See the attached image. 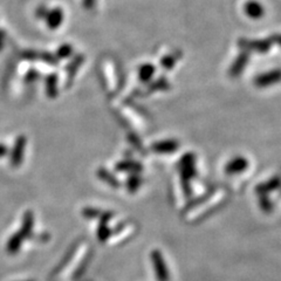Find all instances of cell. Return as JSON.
Masks as SVG:
<instances>
[{"label": "cell", "instance_id": "2", "mask_svg": "<svg viewBox=\"0 0 281 281\" xmlns=\"http://www.w3.org/2000/svg\"><path fill=\"white\" fill-rule=\"evenodd\" d=\"M245 13L247 14L249 18L253 19H259L260 17L263 16V6L258 2H248L245 5Z\"/></svg>", "mask_w": 281, "mask_h": 281}, {"label": "cell", "instance_id": "6", "mask_svg": "<svg viewBox=\"0 0 281 281\" xmlns=\"http://www.w3.org/2000/svg\"><path fill=\"white\" fill-rule=\"evenodd\" d=\"M280 72H275V73H269V74H267V75H263L260 77V79L258 80V83H261L263 82V81H266V80H272V82H274V81H279L280 80Z\"/></svg>", "mask_w": 281, "mask_h": 281}, {"label": "cell", "instance_id": "3", "mask_svg": "<svg viewBox=\"0 0 281 281\" xmlns=\"http://www.w3.org/2000/svg\"><path fill=\"white\" fill-rule=\"evenodd\" d=\"M24 238L25 237L21 232H17V233L10 239L9 244H7V252L11 253V254H14V253H16L18 249L20 248L21 242H23Z\"/></svg>", "mask_w": 281, "mask_h": 281}, {"label": "cell", "instance_id": "4", "mask_svg": "<svg viewBox=\"0 0 281 281\" xmlns=\"http://www.w3.org/2000/svg\"><path fill=\"white\" fill-rule=\"evenodd\" d=\"M33 228V214L31 212H26L24 217V221H23V227H21V233H23L24 237L30 234V232Z\"/></svg>", "mask_w": 281, "mask_h": 281}, {"label": "cell", "instance_id": "7", "mask_svg": "<svg viewBox=\"0 0 281 281\" xmlns=\"http://www.w3.org/2000/svg\"><path fill=\"white\" fill-rule=\"evenodd\" d=\"M7 153V149H6V147H4L3 144H0V157L4 156Z\"/></svg>", "mask_w": 281, "mask_h": 281}, {"label": "cell", "instance_id": "1", "mask_svg": "<svg viewBox=\"0 0 281 281\" xmlns=\"http://www.w3.org/2000/svg\"><path fill=\"white\" fill-rule=\"evenodd\" d=\"M25 146H26V139H25V137H19V138L17 139L16 146H14L12 157H11V163H12L13 167L19 165L21 161H23Z\"/></svg>", "mask_w": 281, "mask_h": 281}, {"label": "cell", "instance_id": "5", "mask_svg": "<svg viewBox=\"0 0 281 281\" xmlns=\"http://www.w3.org/2000/svg\"><path fill=\"white\" fill-rule=\"evenodd\" d=\"M97 233H98V239H100V240H105V239H107L109 235H110V234H109L108 227L105 226L104 220L101 221V225H100V227H98Z\"/></svg>", "mask_w": 281, "mask_h": 281}]
</instances>
